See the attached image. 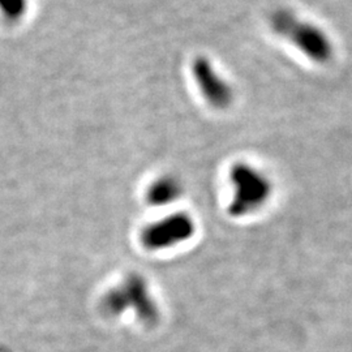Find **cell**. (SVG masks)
I'll return each instance as SVG.
<instances>
[{
    "label": "cell",
    "mask_w": 352,
    "mask_h": 352,
    "mask_svg": "<svg viewBox=\"0 0 352 352\" xmlns=\"http://www.w3.org/2000/svg\"><path fill=\"white\" fill-rule=\"evenodd\" d=\"M270 28L278 37L285 38L305 58L318 64H327L334 55V46L327 32L304 20L296 13L279 8L270 16Z\"/></svg>",
    "instance_id": "cell-1"
},
{
    "label": "cell",
    "mask_w": 352,
    "mask_h": 352,
    "mask_svg": "<svg viewBox=\"0 0 352 352\" xmlns=\"http://www.w3.org/2000/svg\"><path fill=\"white\" fill-rule=\"evenodd\" d=\"M232 197L228 213L232 217H245L261 209L272 196L273 184L269 176L250 164L238 162L230 170Z\"/></svg>",
    "instance_id": "cell-2"
},
{
    "label": "cell",
    "mask_w": 352,
    "mask_h": 352,
    "mask_svg": "<svg viewBox=\"0 0 352 352\" xmlns=\"http://www.w3.org/2000/svg\"><path fill=\"white\" fill-rule=\"evenodd\" d=\"M104 307L111 316L122 315L131 309L146 324H153L158 318V308L151 298L148 283L138 274L126 277L113 289L104 300Z\"/></svg>",
    "instance_id": "cell-3"
},
{
    "label": "cell",
    "mask_w": 352,
    "mask_h": 352,
    "mask_svg": "<svg viewBox=\"0 0 352 352\" xmlns=\"http://www.w3.org/2000/svg\"><path fill=\"white\" fill-rule=\"evenodd\" d=\"M192 77L202 98L215 110H226L235 100L232 85L227 81L212 60L206 56H197L190 65Z\"/></svg>",
    "instance_id": "cell-4"
},
{
    "label": "cell",
    "mask_w": 352,
    "mask_h": 352,
    "mask_svg": "<svg viewBox=\"0 0 352 352\" xmlns=\"http://www.w3.org/2000/svg\"><path fill=\"white\" fill-rule=\"evenodd\" d=\"M195 234V222L188 214H170L146 227L141 241L149 251H164L190 239Z\"/></svg>",
    "instance_id": "cell-5"
},
{
    "label": "cell",
    "mask_w": 352,
    "mask_h": 352,
    "mask_svg": "<svg viewBox=\"0 0 352 352\" xmlns=\"http://www.w3.org/2000/svg\"><path fill=\"white\" fill-rule=\"evenodd\" d=\"M183 193V186L174 176L164 175L155 179L146 192V200L154 206H166L175 202Z\"/></svg>",
    "instance_id": "cell-6"
}]
</instances>
